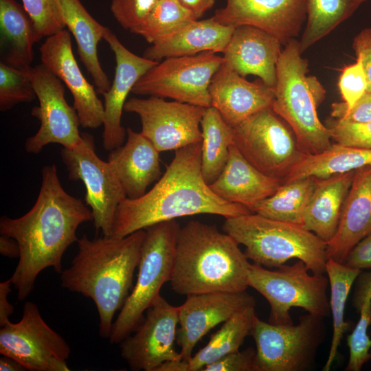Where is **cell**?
<instances>
[{
  "mask_svg": "<svg viewBox=\"0 0 371 371\" xmlns=\"http://www.w3.org/2000/svg\"><path fill=\"white\" fill-rule=\"evenodd\" d=\"M335 143L352 147L371 149V122H343L334 118L326 122Z\"/></svg>",
  "mask_w": 371,
  "mask_h": 371,
  "instance_id": "60d3db41",
  "label": "cell"
},
{
  "mask_svg": "<svg viewBox=\"0 0 371 371\" xmlns=\"http://www.w3.org/2000/svg\"><path fill=\"white\" fill-rule=\"evenodd\" d=\"M361 271L330 258L326 261V274L328 278L330 291L329 303L333 317V336L323 371H329L336 358L339 346L348 326L344 320L346 301L352 286Z\"/></svg>",
  "mask_w": 371,
  "mask_h": 371,
  "instance_id": "836d02e7",
  "label": "cell"
},
{
  "mask_svg": "<svg viewBox=\"0 0 371 371\" xmlns=\"http://www.w3.org/2000/svg\"><path fill=\"white\" fill-rule=\"evenodd\" d=\"M359 0H305L307 23L300 43L301 54L348 19Z\"/></svg>",
  "mask_w": 371,
  "mask_h": 371,
  "instance_id": "e575fe53",
  "label": "cell"
},
{
  "mask_svg": "<svg viewBox=\"0 0 371 371\" xmlns=\"http://www.w3.org/2000/svg\"><path fill=\"white\" fill-rule=\"evenodd\" d=\"M235 27L224 25L212 16L194 20L179 30L147 48L144 57L159 61L162 58L189 56L205 52L223 53Z\"/></svg>",
  "mask_w": 371,
  "mask_h": 371,
  "instance_id": "484cf974",
  "label": "cell"
},
{
  "mask_svg": "<svg viewBox=\"0 0 371 371\" xmlns=\"http://www.w3.org/2000/svg\"><path fill=\"white\" fill-rule=\"evenodd\" d=\"M205 109L157 96L131 98L124 106V111L139 116L140 133L159 153L201 142V122Z\"/></svg>",
  "mask_w": 371,
  "mask_h": 371,
  "instance_id": "9a60e30c",
  "label": "cell"
},
{
  "mask_svg": "<svg viewBox=\"0 0 371 371\" xmlns=\"http://www.w3.org/2000/svg\"><path fill=\"white\" fill-rule=\"evenodd\" d=\"M256 350L248 348L227 354L205 366L201 371H254Z\"/></svg>",
  "mask_w": 371,
  "mask_h": 371,
  "instance_id": "ee69618b",
  "label": "cell"
},
{
  "mask_svg": "<svg viewBox=\"0 0 371 371\" xmlns=\"http://www.w3.org/2000/svg\"><path fill=\"white\" fill-rule=\"evenodd\" d=\"M81 137L73 148L63 147L61 159L69 179L80 180L85 184V200L91 209L96 231L101 230L103 236H111L117 208L126 195L112 165L96 154L93 135L81 133Z\"/></svg>",
  "mask_w": 371,
  "mask_h": 371,
  "instance_id": "7c38bea8",
  "label": "cell"
},
{
  "mask_svg": "<svg viewBox=\"0 0 371 371\" xmlns=\"http://www.w3.org/2000/svg\"><path fill=\"white\" fill-rule=\"evenodd\" d=\"M31 68V67H30ZM30 69L23 70L0 63V111H6L20 103L31 102L36 97Z\"/></svg>",
  "mask_w": 371,
  "mask_h": 371,
  "instance_id": "8d00e7d4",
  "label": "cell"
},
{
  "mask_svg": "<svg viewBox=\"0 0 371 371\" xmlns=\"http://www.w3.org/2000/svg\"><path fill=\"white\" fill-rule=\"evenodd\" d=\"M359 1H361V3H363V2H364V1H366V0H359Z\"/></svg>",
  "mask_w": 371,
  "mask_h": 371,
  "instance_id": "db71d44e",
  "label": "cell"
},
{
  "mask_svg": "<svg viewBox=\"0 0 371 371\" xmlns=\"http://www.w3.org/2000/svg\"><path fill=\"white\" fill-rule=\"evenodd\" d=\"M369 164H371V149L335 143L321 153L306 154L293 168L283 183L306 177L326 178Z\"/></svg>",
  "mask_w": 371,
  "mask_h": 371,
  "instance_id": "f546056e",
  "label": "cell"
},
{
  "mask_svg": "<svg viewBox=\"0 0 371 371\" xmlns=\"http://www.w3.org/2000/svg\"><path fill=\"white\" fill-rule=\"evenodd\" d=\"M282 45L277 38L261 29L239 25L223 52V63L243 77L254 75L275 87Z\"/></svg>",
  "mask_w": 371,
  "mask_h": 371,
  "instance_id": "7402d4cb",
  "label": "cell"
},
{
  "mask_svg": "<svg viewBox=\"0 0 371 371\" xmlns=\"http://www.w3.org/2000/svg\"><path fill=\"white\" fill-rule=\"evenodd\" d=\"M308 74V60L302 57L299 41L293 38L284 45L277 64L271 108L291 127L303 152L316 154L332 145V136L317 111L325 98V89Z\"/></svg>",
  "mask_w": 371,
  "mask_h": 371,
  "instance_id": "5b68a950",
  "label": "cell"
},
{
  "mask_svg": "<svg viewBox=\"0 0 371 371\" xmlns=\"http://www.w3.org/2000/svg\"><path fill=\"white\" fill-rule=\"evenodd\" d=\"M180 229L175 219L145 229L136 283L113 323L111 344H120L135 330L162 286L170 282Z\"/></svg>",
  "mask_w": 371,
  "mask_h": 371,
  "instance_id": "52a82bcc",
  "label": "cell"
},
{
  "mask_svg": "<svg viewBox=\"0 0 371 371\" xmlns=\"http://www.w3.org/2000/svg\"><path fill=\"white\" fill-rule=\"evenodd\" d=\"M201 172L206 183L212 184L222 172L234 144L233 128L216 109H205L201 122Z\"/></svg>",
  "mask_w": 371,
  "mask_h": 371,
  "instance_id": "1f68e13d",
  "label": "cell"
},
{
  "mask_svg": "<svg viewBox=\"0 0 371 371\" xmlns=\"http://www.w3.org/2000/svg\"><path fill=\"white\" fill-rule=\"evenodd\" d=\"M196 19H199L214 5L215 0H178Z\"/></svg>",
  "mask_w": 371,
  "mask_h": 371,
  "instance_id": "681fc988",
  "label": "cell"
},
{
  "mask_svg": "<svg viewBox=\"0 0 371 371\" xmlns=\"http://www.w3.org/2000/svg\"><path fill=\"white\" fill-rule=\"evenodd\" d=\"M338 86L347 108L352 107L367 92L366 76L359 59L344 68L339 76Z\"/></svg>",
  "mask_w": 371,
  "mask_h": 371,
  "instance_id": "b9f144b4",
  "label": "cell"
},
{
  "mask_svg": "<svg viewBox=\"0 0 371 371\" xmlns=\"http://www.w3.org/2000/svg\"><path fill=\"white\" fill-rule=\"evenodd\" d=\"M1 371H23L25 368L15 359L5 355L0 358Z\"/></svg>",
  "mask_w": 371,
  "mask_h": 371,
  "instance_id": "816d5d0a",
  "label": "cell"
},
{
  "mask_svg": "<svg viewBox=\"0 0 371 371\" xmlns=\"http://www.w3.org/2000/svg\"><path fill=\"white\" fill-rule=\"evenodd\" d=\"M0 30L5 52L2 62L17 69H30L33 46L41 38L28 13L16 0H0Z\"/></svg>",
  "mask_w": 371,
  "mask_h": 371,
  "instance_id": "f1b7e54d",
  "label": "cell"
},
{
  "mask_svg": "<svg viewBox=\"0 0 371 371\" xmlns=\"http://www.w3.org/2000/svg\"><path fill=\"white\" fill-rule=\"evenodd\" d=\"M71 349L65 339L50 328L32 302H25L21 319L1 326L0 353L30 371H68Z\"/></svg>",
  "mask_w": 371,
  "mask_h": 371,
  "instance_id": "4fadbf2b",
  "label": "cell"
},
{
  "mask_svg": "<svg viewBox=\"0 0 371 371\" xmlns=\"http://www.w3.org/2000/svg\"><path fill=\"white\" fill-rule=\"evenodd\" d=\"M22 2L41 38L65 29L58 0H22Z\"/></svg>",
  "mask_w": 371,
  "mask_h": 371,
  "instance_id": "f35d334b",
  "label": "cell"
},
{
  "mask_svg": "<svg viewBox=\"0 0 371 371\" xmlns=\"http://www.w3.org/2000/svg\"><path fill=\"white\" fill-rule=\"evenodd\" d=\"M238 245L214 225L189 221L179 232L172 289L186 296L246 291L250 263Z\"/></svg>",
  "mask_w": 371,
  "mask_h": 371,
  "instance_id": "277c9868",
  "label": "cell"
},
{
  "mask_svg": "<svg viewBox=\"0 0 371 371\" xmlns=\"http://www.w3.org/2000/svg\"><path fill=\"white\" fill-rule=\"evenodd\" d=\"M12 281L10 278L0 283V326H3L10 321V316L14 312V306L8 301V295L11 292Z\"/></svg>",
  "mask_w": 371,
  "mask_h": 371,
  "instance_id": "c3c4849f",
  "label": "cell"
},
{
  "mask_svg": "<svg viewBox=\"0 0 371 371\" xmlns=\"http://www.w3.org/2000/svg\"><path fill=\"white\" fill-rule=\"evenodd\" d=\"M354 173L355 170L326 178H316L315 187L304 214L303 226L326 243L337 230Z\"/></svg>",
  "mask_w": 371,
  "mask_h": 371,
  "instance_id": "4316f807",
  "label": "cell"
},
{
  "mask_svg": "<svg viewBox=\"0 0 371 371\" xmlns=\"http://www.w3.org/2000/svg\"><path fill=\"white\" fill-rule=\"evenodd\" d=\"M179 308L159 295L133 335L120 344L121 355L134 371H156L166 361L182 360L175 348Z\"/></svg>",
  "mask_w": 371,
  "mask_h": 371,
  "instance_id": "2e32d148",
  "label": "cell"
},
{
  "mask_svg": "<svg viewBox=\"0 0 371 371\" xmlns=\"http://www.w3.org/2000/svg\"><path fill=\"white\" fill-rule=\"evenodd\" d=\"M282 184L280 180L255 168L232 144L222 172L209 186L223 200L240 204L253 213L254 207L272 196Z\"/></svg>",
  "mask_w": 371,
  "mask_h": 371,
  "instance_id": "d4e9b609",
  "label": "cell"
},
{
  "mask_svg": "<svg viewBox=\"0 0 371 371\" xmlns=\"http://www.w3.org/2000/svg\"><path fill=\"white\" fill-rule=\"evenodd\" d=\"M359 319L347 337L349 358L346 371H359L371 359V337L368 330L371 324V300H366L359 311Z\"/></svg>",
  "mask_w": 371,
  "mask_h": 371,
  "instance_id": "74e56055",
  "label": "cell"
},
{
  "mask_svg": "<svg viewBox=\"0 0 371 371\" xmlns=\"http://www.w3.org/2000/svg\"><path fill=\"white\" fill-rule=\"evenodd\" d=\"M352 48L362 63L368 82L367 91H371V28H365L356 35Z\"/></svg>",
  "mask_w": 371,
  "mask_h": 371,
  "instance_id": "f6af8a7d",
  "label": "cell"
},
{
  "mask_svg": "<svg viewBox=\"0 0 371 371\" xmlns=\"http://www.w3.org/2000/svg\"><path fill=\"white\" fill-rule=\"evenodd\" d=\"M201 142L175 150L165 172L142 196L126 198L118 205L111 236L122 238L154 224L201 214L225 218L251 212L217 196L201 172Z\"/></svg>",
  "mask_w": 371,
  "mask_h": 371,
  "instance_id": "7a4b0ae2",
  "label": "cell"
},
{
  "mask_svg": "<svg viewBox=\"0 0 371 371\" xmlns=\"http://www.w3.org/2000/svg\"><path fill=\"white\" fill-rule=\"evenodd\" d=\"M232 128L234 145L244 157L282 183L306 155L291 127L272 108L258 111Z\"/></svg>",
  "mask_w": 371,
  "mask_h": 371,
  "instance_id": "30bf717a",
  "label": "cell"
},
{
  "mask_svg": "<svg viewBox=\"0 0 371 371\" xmlns=\"http://www.w3.org/2000/svg\"><path fill=\"white\" fill-rule=\"evenodd\" d=\"M323 319L308 313L296 325H278L256 316L251 333L256 346L254 371L308 370L324 339Z\"/></svg>",
  "mask_w": 371,
  "mask_h": 371,
  "instance_id": "9c48e42d",
  "label": "cell"
},
{
  "mask_svg": "<svg viewBox=\"0 0 371 371\" xmlns=\"http://www.w3.org/2000/svg\"><path fill=\"white\" fill-rule=\"evenodd\" d=\"M370 337H371V324H370Z\"/></svg>",
  "mask_w": 371,
  "mask_h": 371,
  "instance_id": "f5cc1de1",
  "label": "cell"
},
{
  "mask_svg": "<svg viewBox=\"0 0 371 371\" xmlns=\"http://www.w3.org/2000/svg\"><path fill=\"white\" fill-rule=\"evenodd\" d=\"M309 271L300 260L291 265H283L276 270L250 263L248 284L269 302V323L293 324L290 310L295 307L322 317L329 315L328 278L326 274H310Z\"/></svg>",
  "mask_w": 371,
  "mask_h": 371,
  "instance_id": "ba28073f",
  "label": "cell"
},
{
  "mask_svg": "<svg viewBox=\"0 0 371 371\" xmlns=\"http://www.w3.org/2000/svg\"><path fill=\"white\" fill-rule=\"evenodd\" d=\"M127 139L111 150L108 161L112 165L126 198L135 199L161 177L159 152L141 133L126 129Z\"/></svg>",
  "mask_w": 371,
  "mask_h": 371,
  "instance_id": "cb8c5ba5",
  "label": "cell"
},
{
  "mask_svg": "<svg viewBox=\"0 0 371 371\" xmlns=\"http://www.w3.org/2000/svg\"><path fill=\"white\" fill-rule=\"evenodd\" d=\"M158 0H111V11L120 25L133 33Z\"/></svg>",
  "mask_w": 371,
  "mask_h": 371,
  "instance_id": "ab89813d",
  "label": "cell"
},
{
  "mask_svg": "<svg viewBox=\"0 0 371 371\" xmlns=\"http://www.w3.org/2000/svg\"><path fill=\"white\" fill-rule=\"evenodd\" d=\"M39 52L41 63L70 91L80 126L97 128L103 125L104 104L98 97L95 86L87 81L78 65L69 30L64 29L47 37Z\"/></svg>",
  "mask_w": 371,
  "mask_h": 371,
  "instance_id": "e0dca14e",
  "label": "cell"
},
{
  "mask_svg": "<svg viewBox=\"0 0 371 371\" xmlns=\"http://www.w3.org/2000/svg\"><path fill=\"white\" fill-rule=\"evenodd\" d=\"M211 106L234 127L252 115L271 108L275 87L261 81L249 82L223 62L209 87Z\"/></svg>",
  "mask_w": 371,
  "mask_h": 371,
  "instance_id": "44dd1931",
  "label": "cell"
},
{
  "mask_svg": "<svg viewBox=\"0 0 371 371\" xmlns=\"http://www.w3.org/2000/svg\"><path fill=\"white\" fill-rule=\"evenodd\" d=\"M64 23L77 44L80 61L92 77L98 93L107 91L111 81L103 70L98 55V45L104 39L107 27L98 23L80 0H58Z\"/></svg>",
  "mask_w": 371,
  "mask_h": 371,
  "instance_id": "83f0119b",
  "label": "cell"
},
{
  "mask_svg": "<svg viewBox=\"0 0 371 371\" xmlns=\"http://www.w3.org/2000/svg\"><path fill=\"white\" fill-rule=\"evenodd\" d=\"M371 233V164L355 170L337 230L326 243L328 259L342 263L349 251Z\"/></svg>",
  "mask_w": 371,
  "mask_h": 371,
  "instance_id": "603a6c76",
  "label": "cell"
},
{
  "mask_svg": "<svg viewBox=\"0 0 371 371\" xmlns=\"http://www.w3.org/2000/svg\"><path fill=\"white\" fill-rule=\"evenodd\" d=\"M342 263L361 271L371 270V233L353 247Z\"/></svg>",
  "mask_w": 371,
  "mask_h": 371,
  "instance_id": "bcb514c9",
  "label": "cell"
},
{
  "mask_svg": "<svg viewBox=\"0 0 371 371\" xmlns=\"http://www.w3.org/2000/svg\"><path fill=\"white\" fill-rule=\"evenodd\" d=\"M145 229L122 238L83 234L70 267L60 273L61 286L91 298L97 308L99 334L109 338L115 313L133 289Z\"/></svg>",
  "mask_w": 371,
  "mask_h": 371,
  "instance_id": "3957f363",
  "label": "cell"
},
{
  "mask_svg": "<svg viewBox=\"0 0 371 371\" xmlns=\"http://www.w3.org/2000/svg\"><path fill=\"white\" fill-rule=\"evenodd\" d=\"M366 300H371V271H361L355 280L352 304L358 313Z\"/></svg>",
  "mask_w": 371,
  "mask_h": 371,
  "instance_id": "7dc6e473",
  "label": "cell"
},
{
  "mask_svg": "<svg viewBox=\"0 0 371 371\" xmlns=\"http://www.w3.org/2000/svg\"><path fill=\"white\" fill-rule=\"evenodd\" d=\"M104 40L114 53L116 62L113 82L109 89L102 94L104 99L102 144L105 150L111 151L123 145L126 135V130L121 123L126 98L137 82L159 61L129 51L109 27Z\"/></svg>",
  "mask_w": 371,
  "mask_h": 371,
  "instance_id": "ffe728a7",
  "label": "cell"
},
{
  "mask_svg": "<svg viewBox=\"0 0 371 371\" xmlns=\"http://www.w3.org/2000/svg\"><path fill=\"white\" fill-rule=\"evenodd\" d=\"M29 73L39 102L31 114L40 121V127L26 139L25 150L38 154L49 144L73 148L82 139L80 123L77 111L65 99L64 84L42 63L31 67Z\"/></svg>",
  "mask_w": 371,
  "mask_h": 371,
  "instance_id": "5bb4252c",
  "label": "cell"
},
{
  "mask_svg": "<svg viewBox=\"0 0 371 371\" xmlns=\"http://www.w3.org/2000/svg\"><path fill=\"white\" fill-rule=\"evenodd\" d=\"M315 183L316 178L306 177L282 183L272 196L259 203L253 213L303 226Z\"/></svg>",
  "mask_w": 371,
  "mask_h": 371,
  "instance_id": "d6a6232c",
  "label": "cell"
},
{
  "mask_svg": "<svg viewBox=\"0 0 371 371\" xmlns=\"http://www.w3.org/2000/svg\"><path fill=\"white\" fill-rule=\"evenodd\" d=\"M223 62V57L211 52L165 58L137 82L132 93L207 108L211 106L209 87Z\"/></svg>",
  "mask_w": 371,
  "mask_h": 371,
  "instance_id": "8fae6325",
  "label": "cell"
},
{
  "mask_svg": "<svg viewBox=\"0 0 371 371\" xmlns=\"http://www.w3.org/2000/svg\"><path fill=\"white\" fill-rule=\"evenodd\" d=\"M256 316L255 306H250L224 322L208 343L186 361L185 371L201 370L223 356L238 351L245 338L251 333Z\"/></svg>",
  "mask_w": 371,
  "mask_h": 371,
  "instance_id": "4dcf8cb0",
  "label": "cell"
},
{
  "mask_svg": "<svg viewBox=\"0 0 371 371\" xmlns=\"http://www.w3.org/2000/svg\"><path fill=\"white\" fill-rule=\"evenodd\" d=\"M331 116L343 122L366 123L371 122V91H367L350 108H347L344 102H335L332 104Z\"/></svg>",
  "mask_w": 371,
  "mask_h": 371,
  "instance_id": "7bdbcfd3",
  "label": "cell"
},
{
  "mask_svg": "<svg viewBox=\"0 0 371 371\" xmlns=\"http://www.w3.org/2000/svg\"><path fill=\"white\" fill-rule=\"evenodd\" d=\"M223 231L245 247L253 263L278 268L288 260H302L311 273L326 274L327 245L304 226L250 213L225 218Z\"/></svg>",
  "mask_w": 371,
  "mask_h": 371,
  "instance_id": "8992f818",
  "label": "cell"
},
{
  "mask_svg": "<svg viewBox=\"0 0 371 371\" xmlns=\"http://www.w3.org/2000/svg\"><path fill=\"white\" fill-rule=\"evenodd\" d=\"M196 19L178 0H158L134 34L154 44Z\"/></svg>",
  "mask_w": 371,
  "mask_h": 371,
  "instance_id": "d590c367",
  "label": "cell"
},
{
  "mask_svg": "<svg viewBox=\"0 0 371 371\" xmlns=\"http://www.w3.org/2000/svg\"><path fill=\"white\" fill-rule=\"evenodd\" d=\"M41 185L32 207L19 218L2 216L0 234L18 243L19 262L10 280L23 301L32 291L38 275L52 267L60 274L62 258L67 249L78 238V227L93 219L81 199L69 194L63 188L55 164L41 170Z\"/></svg>",
  "mask_w": 371,
  "mask_h": 371,
  "instance_id": "6da1fadb",
  "label": "cell"
},
{
  "mask_svg": "<svg viewBox=\"0 0 371 371\" xmlns=\"http://www.w3.org/2000/svg\"><path fill=\"white\" fill-rule=\"evenodd\" d=\"M250 306H256V300L246 291L187 295L179 306L176 337L181 359L188 361L194 346L211 329Z\"/></svg>",
  "mask_w": 371,
  "mask_h": 371,
  "instance_id": "ac0fdd59",
  "label": "cell"
},
{
  "mask_svg": "<svg viewBox=\"0 0 371 371\" xmlns=\"http://www.w3.org/2000/svg\"><path fill=\"white\" fill-rule=\"evenodd\" d=\"M212 17L224 25L258 27L285 45L299 35L306 11L305 0H227Z\"/></svg>",
  "mask_w": 371,
  "mask_h": 371,
  "instance_id": "d6986e66",
  "label": "cell"
},
{
  "mask_svg": "<svg viewBox=\"0 0 371 371\" xmlns=\"http://www.w3.org/2000/svg\"><path fill=\"white\" fill-rule=\"evenodd\" d=\"M0 253L3 256L8 258H19L20 249L17 242L12 238L5 235H1Z\"/></svg>",
  "mask_w": 371,
  "mask_h": 371,
  "instance_id": "f907efd6",
  "label": "cell"
}]
</instances>
